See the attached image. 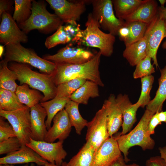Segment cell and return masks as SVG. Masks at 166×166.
Masks as SVG:
<instances>
[{
    "instance_id": "6da1fadb",
    "label": "cell",
    "mask_w": 166,
    "mask_h": 166,
    "mask_svg": "<svg viewBox=\"0 0 166 166\" xmlns=\"http://www.w3.org/2000/svg\"><path fill=\"white\" fill-rule=\"evenodd\" d=\"M101 54L99 51L88 61L81 64H56V69L51 75L57 86L58 85L76 78H82L92 81L101 87L104 84L99 70Z\"/></svg>"
},
{
    "instance_id": "7a4b0ae2",
    "label": "cell",
    "mask_w": 166,
    "mask_h": 166,
    "mask_svg": "<svg viewBox=\"0 0 166 166\" xmlns=\"http://www.w3.org/2000/svg\"><path fill=\"white\" fill-rule=\"evenodd\" d=\"M85 29H81L77 33L73 42L88 47L98 48L101 55L109 57L113 53L115 36L101 30L98 22L91 13L88 16Z\"/></svg>"
},
{
    "instance_id": "3957f363",
    "label": "cell",
    "mask_w": 166,
    "mask_h": 166,
    "mask_svg": "<svg viewBox=\"0 0 166 166\" xmlns=\"http://www.w3.org/2000/svg\"><path fill=\"white\" fill-rule=\"evenodd\" d=\"M8 66L16 74L20 85L27 84L43 93L44 97L41 102L56 96L57 86L51 75L34 71L27 64L11 62Z\"/></svg>"
},
{
    "instance_id": "277c9868",
    "label": "cell",
    "mask_w": 166,
    "mask_h": 166,
    "mask_svg": "<svg viewBox=\"0 0 166 166\" xmlns=\"http://www.w3.org/2000/svg\"><path fill=\"white\" fill-rule=\"evenodd\" d=\"M154 114L146 109L139 123L132 130L127 134L120 133L115 136L126 163L130 160L128 155V150L132 147L138 146L143 150H151L154 148L155 141L148 131L149 122Z\"/></svg>"
},
{
    "instance_id": "5b68a950",
    "label": "cell",
    "mask_w": 166,
    "mask_h": 166,
    "mask_svg": "<svg viewBox=\"0 0 166 166\" xmlns=\"http://www.w3.org/2000/svg\"><path fill=\"white\" fill-rule=\"evenodd\" d=\"M63 22L55 14L49 12L43 1L33 0L32 14L26 22L18 26L26 34L34 30L49 34L56 30Z\"/></svg>"
},
{
    "instance_id": "8992f818",
    "label": "cell",
    "mask_w": 166,
    "mask_h": 166,
    "mask_svg": "<svg viewBox=\"0 0 166 166\" xmlns=\"http://www.w3.org/2000/svg\"><path fill=\"white\" fill-rule=\"evenodd\" d=\"M5 61L29 64L42 73L52 75L56 68V64L39 57L31 49L26 48L21 43L6 45Z\"/></svg>"
},
{
    "instance_id": "52a82bcc",
    "label": "cell",
    "mask_w": 166,
    "mask_h": 166,
    "mask_svg": "<svg viewBox=\"0 0 166 166\" xmlns=\"http://www.w3.org/2000/svg\"><path fill=\"white\" fill-rule=\"evenodd\" d=\"M91 13L98 22L100 28L114 36H118L119 29L125 22L116 16L113 9L112 0H93Z\"/></svg>"
},
{
    "instance_id": "ba28073f",
    "label": "cell",
    "mask_w": 166,
    "mask_h": 166,
    "mask_svg": "<svg viewBox=\"0 0 166 166\" xmlns=\"http://www.w3.org/2000/svg\"><path fill=\"white\" fill-rule=\"evenodd\" d=\"M0 116L12 125L22 146L29 142L31 137L30 107L25 105L22 109L10 111L0 109Z\"/></svg>"
},
{
    "instance_id": "9c48e42d",
    "label": "cell",
    "mask_w": 166,
    "mask_h": 166,
    "mask_svg": "<svg viewBox=\"0 0 166 166\" xmlns=\"http://www.w3.org/2000/svg\"><path fill=\"white\" fill-rule=\"evenodd\" d=\"M144 37L147 42V55L152 58L157 69L159 67L157 58L158 50L163 40L166 38V20L159 11L147 24Z\"/></svg>"
},
{
    "instance_id": "30bf717a",
    "label": "cell",
    "mask_w": 166,
    "mask_h": 166,
    "mask_svg": "<svg viewBox=\"0 0 166 166\" xmlns=\"http://www.w3.org/2000/svg\"><path fill=\"white\" fill-rule=\"evenodd\" d=\"M55 13L63 23L77 26V22L85 11L86 5L90 1L46 0Z\"/></svg>"
},
{
    "instance_id": "8fae6325",
    "label": "cell",
    "mask_w": 166,
    "mask_h": 166,
    "mask_svg": "<svg viewBox=\"0 0 166 166\" xmlns=\"http://www.w3.org/2000/svg\"><path fill=\"white\" fill-rule=\"evenodd\" d=\"M95 54L89 50L81 47H73L70 44L60 49L56 53L46 54L42 58L55 64H78L88 61Z\"/></svg>"
},
{
    "instance_id": "7c38bea8",
    "label": "cell",
    "mask_w": 166,
    "mask_h": 166,
    "mask_svg": "<svg viewBox=\"0 0 166 166\" xmlns=\"http://www.w3.org/2000/svg\"><path fill=\"white\" fill-rule=\"evenodd\" d=\"M86 127V142L91 144L95 150L110 137L107 126L106 112L103 105L92 120L88 122Z\"/></svg>"
},
{
    "instance_id": "4fadbf2b",
    "label": "cell",
    "mask_w": 166,
    "mask_h": 166,
    "mask_svg": "<svg viewBox=\"0 0 166 166\" xmlns=\"http://www.w3.org/2000/svg\"><path fill=\"white\" fill-rule=\"evenodd\" d=\"M63 140L50 143L37 141L30 138L26 145L31 148L48 162L61 166L67 153L63 147Z\"/></svg>"
},
{
    "instance_id": "5bb4252c",
    "label": "cell",
    "mask_w": 166,
    "mask_h": 166,
    "mask_svg": "<svg viewBox=\"0 0 166 166\" xmlns=\"http://www.w3.org/2000/svg\"><path fill=\"white\" fill-rule=\"evenodd\" d=\"M1 17V43L6 45L21 42L25 43L28 42V37L26 34L20 30L10 13L4 12Z\"/></svg>"
},
{
    "instance_id": "9a60e30c",
    "label": "cell",
    "mask_w": 166,
    "mask_h": 166,
    "mask_svg": "<svg viewBox=\"0 0 166 166\" xmlns=\"http://www.w3.org/2000/svg\"><path fill=\"white\" fill-rule=\"evenodd\" d=\"M115 137H109L94 151L92 166H109L121 155Z\"/></svg>"
},
{
    "instance_id": "2e32d148",
    "label": "cell",
    "mask_w": 166,
    "mask_h": 166,
    "mask_svg": "<svg viewBox=\"0 0 166 166\" xmlns=\"http://www.w3.org/2000/svg\"><path fill=\"white\" fill-rule=\"evenodd\" d=\"M52 121L53 125L47 130L44 141L50 143L57 139L64 141L69 136L72 127L65 109L58 112Z\"/></svg>"
},
{
    "instance_id": "e0dca14e",
    "label": "cell",
    "mask_w": 166,
    "mask_h": 166,
    "mask_svg": "<svg viewBox=\"0 0 166 166\" xmlns=\"http://www.w3.org/2000/svg\"><path fill=\"white\" fill-rule=\"evenodd\" d=\"M48 162L26 145L22 146L19 150L7 154L0 158V164L34 163L38 165L44 166Z\"/></svg>"
},
{
    "instance_id": "ac0fdd59",
    "label": "cell",
    "mask_w": 166,
    "mask_h": 166,
    "mask_svg": "<svg viewBox=\"0 0 166 166\" xmlns=\"http://www.w3.org/2000/svg\"><path fill=\"white\" fill-rule=\"evenodd\" d=\"M116 100L123 118L122 131L120 134L124 135L131 129L136 122V112L140 106L136 103L132 104L126 94H119Z\"/></svg>"
},
{
    "instance_id": "d6986e66",
    "label": "cell",
    "mask_w": 166,
    "mask_h": 166,
    "mask_svg": "<svg viewBox=\"0 0 166 166\" xmlns=\"http://www.w3.org/2000/svg\"><path fill=\"white\" fill-rule=\"evenodd\" d=\"M103 105L107 113V123L108 133L110 137L113 136L122 126L123 122L122 115L117 103L116 97L111 94L105 100Z\"/></svg>"
},
{
    "instance_id": "ffe728a7",
    "label": "cell",
    "mask_w": 166,
    "mask_h": 166,
    "mask_svg": "<svg viewBox=\"0 0 166 166\" xmlns=\"http://www.w3.org/2000/svg\"><path fill=\"white\" fill-rule=\"evenodd\" d=\"M47 113L40 104L30 108L31 138L37 141H44L47 131L45 119Z\"/></svg>"
},
{
    "instance_id": "44dd1931",
    "label": "cell",
    "mask_w": 166,
    "mask_h": 166,
    "mask_svg": "<svg viewBox=\"0 0 166 166\" xmlns=\"http://www.w3.org/2000/svg\"><path fill=\"white\" fill-rule=\"evenodd\" d=\"M159 7L155 0H144L132 13L123 19L125 22H139L149 23L157 14Z\"/></svg>"
},
{
    "instance_id": "7402d4cb",
    "label": "cell",
    "mask_w": 166,
    "mask_h": 166,
    "mask_svg": "<svg viewBox=\"0 0 166 166\" xmlns=\"http://www.w3.org/2000/svg\"><path fill=\"white\" fill-rule=\"evenodd\" d=\"M147 42L145 38L127 46L123 52V56L132 66H136L147 56Z\"/></svg>"
},
{
    "instance_id": "603a6c76",
    "label": "cell",
    "mask_w": 166,
    "mask_h": 166,
    "mask_svg": "<svg viewBox=\"0 0 166 166\" xmlns=\"http://www.w3.org/2000/svg\"><path fill=\"white\" fill-rule=\"evenodd\" d=\"M165 60L166 61V56ZM160 72L161 76L158 79L159 86L156 95L146 106V109L154 114L162 111L163 104L166 100V64Z\"/></svg>"
},
{
    "instance_id": "cb8c5ba5",
    "label": "cell",
    "mask_w": 166,
    "mask_h": 166,
    "mask_svg": "<svg viewBox=\"0 0 166 166\" xmlns=\"http://www.w3.org/2000/svg\"><path fill=\"white\" fill-rule=\"evenodd\" d=\"M98 85L92 81L86 80L71 96L70 100L79 104L87 105L90 98L99 96Z\"/></svg>"
},
{
    "instance_id": "d4e9b609",
    "label": "cell",
    "mask_w": 166,
    "mask_h": 166,
    "mask_svg": "<svg viewBox=\"0 0 166 166\" xmlns=\"http://www.w3.org/2000/svg\"><path fill=\"white\" fill-rule=\"evenodd\" d=\"M15 93L20 102L30 108L41 102L44 97L39 91L30 89L26 84L18 85Z\"/></svg>"
},
{
    "instance_id": "484cf974",
    "label": "cell",
    "mask_w": 166,
    "mask_h": 166,
    "mask_svg": "<svg viewBox=\"0 0 166 166\" xmlns=\"http://www.w3.org/2000/svg\"><path fill=\"white\" fill-rule=\"evenodd\" d=\"M95 150L89 144L86 142L78 153L67 163L63 162L62 166H92Z\"/></svg>"
},
{
    "instance_id": "4316f807",
    "label": "cell",
    "mask_w": 166,
    "mask_h": 166,
    "mask_svg": "<svg viewBox=\"0 0 166 166\" xmlns=\"http://www.w3.org/2000/svg\"><path fill=\"white\" fill-rule=\"evenodd\" d=\"M79 104L70 99L66 104L65 109L68 114L72 127H74L76 133L80 135L82 129L87 126L88 122L80 114L79 110Z\"/></svg>"
},
{
    "instance_id": "83f0119b",
    "label": "cell",
    "mask_w": 166,
    "mask_h": 166,
    "mask_svg": "<svg viewBox=\"0 0 166 166\" xmlns=\"http://www.w3.org/2000/svg\"><path fill=\"white\" fill-rule=\"evenodd\" d=\"M70 99L55 97L50 100L40 102V105L45 109L47 113L45 125L47 130L51 127V122L54 117L58 112L65 109Z\"/></svg>"
},
{
    "instance_id": "f1b7e54d",
    "label": "cell",
    "mask_w": 166,
    "mask_h": 166,
    "mask_svg": "<svg viewBox=\"0 0 166 166\" xmlns=\"http://www.w3.org/2000/svg\"><path fill=\"white\" fill-rule=\"evenodd\" d=\"M16 80V74L9 68L8 62L2 60L0 62V88L15 93L18 86Z\"/></svg>"
},
{
    "instance_id": "f546056e",
    "label": "cell",
    "mask_w": 166,
    "mask_h": 166,
    "mask_svg": "<svg viewBox=\"0 0 166 166\" xmlns=\"http://www.w3.org/2000/svg\"><path fill=\"white\" fill-rule=\"evenodd\" d=\"M144 0H113L115 14L118 18H124L132 13Z\"/></svg>"
},
{
    "instance_id": "4dcf8cb0",
    "label": "cell",
    "mask_w": 166,
    "mask_h": 166,
    "mask_svg": "<svg viewBox=\"0 0 166 166\" xmlns=\"http://www.w3.org/2000/svg\"><path fill=\"white\" fill-rule=\"evenodd\" d=\"M15 93L0 88V109L14 111L24 107Z\"/></svg>"
},
{
    "instance_id": "1f68e13d",
    "label": "cell",
    "mask_w": 166,
    "mask_h": 166,
    "mask_svg": "<svg viewBox=\"0 0 166 166\" xmlns=\"http://www.w3.org/2000/svg\"><path fill=\"white\" fill-rule=\"evenodd\" d=\"M33 0H15L13 17L18 24L26 21L32 14Z\"/></svg>"
},
{
    "instance_id": "d6a6232c",
    "label": "cell",
    "mask_w": 166,
    "mask_h": 166,
    "mask_svg": "<svg viewBox=\"0 0 166 166\" xmlns=\"http://www.w3.org/2000/svg\"><path fill=\"white\" fill-rule=\"evenodd\" d=\"M87 80L82 78H76L63 82L57 86L56 96L57 97L70 99L72 95Z\"/></svg>"
},
{
    "instance_id": "836d02e7",
    "label": "cell",
    "mask_w": 166,
    "mask_h": 166,
    "mask_svg": "<svg viewBox=\"0 0 166 166\" xmlns=\"http://www.w3.org/2000/svg\"><path fill=\"white\" fill-rule=\"evenodd\" d=\"M72 40L71 36L65 30L63 25H61L54 34L46 38L45 45L49 49L59 44L70 43Z\"/></svg>"
},
{
    "instance_id": "e575fe53",
    "label": "cell",
    "mask_w": 166,
    "mask_h": 166,
    "mask_svg": "<svg viewBox=\"0 0 166 166\" xmlns=\"http://www.w3.org/2000/svg\"><path fill=\"white\" fill-rule=\"evenodd\" d=\"M128 23L129 34L126 41L124 42L125 46L135 42L143 38L147 28V24L139 22H126Z\"/></svg>"
},
{
    "instance_id": "d590c367",
    "label": "cell",
    "mask_w": 166,
    "mask_h": 166,
    "mask_svg": "<svg viewBox=\"0 0 166 166\" xmlns=\"http://www.w3.org/2000/svg\"><path fill=\"white\" fill-rule=\"evenodd\" d=\"M154 81L152 75L141 78V90L139 99L136 102L140 106L144 108L150 101V92Z\"/></svg>"
},
{
    "instance_id": "8d00e7d4",
    "label": "cell",
    "mask_w": 166,
    "mask_h": 166,
    "mask_svg": "<svg viewBox=\"0 0 166 166\" xmlns=\"http://www.w3.org/2000/svg\"><path fill=\"white\" fill-rule=\"evenodd\" d=\"M152 59L150 57L147 55L138 63L133 73L134 79L152 75V74L155 72L153 65L151 63Z\"/></svg>"
},
{
    "instance_id": "74e56055",
    "label": "cell",
    "mask_w": 166,
    "mask_h": 166,
    "mask_svg": "<svg viewBox=\"0 0 166 166\" xmlns=\"http://www.w3.org/2000/svg\"><path fill=\"white\" fill-rule=\"evenodd\" d=\"M22 146L16 137H10L0 142V155L7 154L19 150Z\"/></svg>"
},
{
    "instance_id": "f35d334b",
    "label": "cell",
    "mask_w": 166,
    "mask_h": 166,
    "mask_svg": "<svg viewBox=\"0 0 166 166\" xmlns=\"http://www.w3.org/2000/svg\"><path fill=\"white\" fill-rule=\"evenodd\" d=\"M2 117H0V142L10 137L16 136L10 124L5 121Z\"/></svg>"
},
{
    "instance_id": "ab89813d",
    "label": "cell",
    "mask_w": 166,
    "mask_h": 166,
    "mask_svg": "<svg viewBox=\"0 0 166 166\" xmlns=\"http://www.w3.org/2000/svg\"><path fill=\"white\" fill-rule=\"evenodd\" d=\"M162 123L159 119L157 114L155 113L151 118L148 127V131L149 134L151 135L155 133V129L156 127Z\"/></svg>"
},
{
    "instance_id": "60d3db41",
    "label": "cell",
    "mask_w": 166,
    "mask_h": 166,
    "mask_svg": "<svg viewBox=\"0 0 166 166\" xmlns=\"http://www.w3.org/2000/svg\"><path fill=\"white\" fill-rule=\"evenodd\" d=\"M146 166H166V164L160 156H155L147 160Z\"/></svg>"
},
{
    "instance_id": "b9f144b4",
    "label": "cell",
    "mask_w": 166,
    "mask_h": 166,
    "mask_svg": "<svg viewBox=\"0 0 166 166\" xmlns=\"http://www.w3.org/2000/svg\"><path fill=\"white\" fill-rule=\"evenodd\" d=\"M129 34V28L128 23L125 22V25L119 29L118 36L121 41L124 42L127 40Z\"/></svg>"
},
{
    "instance_id": "7bdbcfd3",
    "label": "cell",
    "mask_w": 166,
    "mask_h": 166,
    "mask_svg": "<svg viewBox=\"0 0 166 166\" xmlns=\"http://www.w3.org/2000/svg\"><path fill=\"white\" fill-rule=\"evenodd\" d=\"M12 1L8 0H0V17L4 12L9 13L12 6Z\"/></svg>"
},
{
    "instance_id": "ee69618b",
    "label": "cell",
    "mask_w": 166,
    "mask_h": 166,
    "mask_svg": "<svg viewBox=\"0 0 166 166\" xmlns=\"http://www.w3.org/2000/svg\"><path fill=\"white\" fill-rule=\"evenodd\" d=\"M126 162L122 156L121 155L113 163L109 166H126Z\"/></svg>"
},
{
    "instance_id": "f6af8a7d",
    "label": "cell",
    "mask_w": 166,
    "mask_h": 166,
    "mask_svg": "<svg viewBox=\"0 0 166 166\" xmlns=\"http://www.w3.org/2000/svg\"><path fill=\"white\" fill-rule=\"evenodd\" d=\"M158 118L160 121L162 123L164 122L166 123V112L163 111L160 112L156 113Z\"/></svg>"
},
{
    "instance_id": "bcb514c9",
    "label": "cell",
    "mask_w": 166,
    "mask_h": 166,
    "mask_svg": "<svg viewBox=\"0 0 166 166\" xmlns=\"http://www.w3.org/2000/svg\"><path fill=\"white\" fill-rule=\"evenodd\" d=\"M161 157L166 164V146L159 147V148Z\"/></svg>"
},
{
    "instance_id": "7dc6e473",
    "label": "cell",
    "mask_w": 166,
    "mask_h": 166,
    "mask_svg": "<svg viewBox=\"0 0 166 166\" xmlns=\"http://www.w3.org/2000/svg\"><path fill=\"white\" fill-rule=\"evenodd\" d=\"M158 11L162 16L166 20V7H159Z\"/></svg>"
},
{
    "instance_id": "c3c4849f",
    "label": "cell",
    "mask_w": 166,
    "mask_h": 166,
    "mask_svg": "<svg viewBox=\"0 0 166 166\" xmlns=\"http://www.w3.org/2000/svg\"><path fill=\"white\" fill-rule=\"evenodd\" d=\"M4 46L2 45H0V57L2 58V55L4 52Z\"/></svg>"
},
{
    "instance_id": "681fc988",
    "label": "cell",
    "mask_w": 166,
    "mask_h": 166,
    "mask_svg": "<svg viewBox=\"0 0 166 166\" xmlns=\"http://www.w3.org/2000/svg\"><path fill=\"white\" fill-rule=\"evenodd\" d=\"M159 1L161 5V7H164V5L166 2V0H159Z\"/></svg>"
},
{
    "instance_id": "f907efd6",
    "label": "cell",
    "mask_w": 166,
    "mask_h": 166,
    "mask_svg": "<svg viewBox=\"0 0 166 166\" xmlns=\"http://www.w3.org/2000/svg\"><path fill=\"white\" fill-rule=\"evenodd\" d=\"M2 166H14L13 165L9 164H2ZM23 166H28V165L27 164H26ZM30 166H35L33 163H32Z\"/></svg>"
},
{
    "instance_id": "816d5d0a",
    "label": "cell",
    "mask_w": 166,
    "mask_h": 166,
    "mask_svg": "<svg viewBox=\"0 0 166 166\" xmlns=\"http://www.w3.org/2000/svg\"><path fill=\"white\" fill-rule=\"evenodd\" d=\"M44 166H62V165L61 166H59L55 164H53V163L48 162V163L45 164Z\"/></svg>"
},
{
    "instance_id": "f5cc1de1",
    "label": "cell",
    "mask_w": 166,
    "mask_h": 166,
    "mask_svg": "<svg viewBox=\"0 0 166 166\" xmlns=\"http://www.w3.org/2000/svg\"><path fill=\"white\" fill-rule=\"evenodd\" d=\"M162 47L163 49L166 50V39L163 42L162 45Z\"/></svg>"
},
{
    "instance_id": "db71d44e",
    "label": "cell",
    "mask_w": 166,
    "mask_h": 166,
    "mask_svg": "<svg viewBox=\"0 0 166 166\" xmlns=\"http://www.w3.org/2000/svg\"><path fill=\"white\" fill-rule=\"evenodd\" d=\"M126 166H141L135 163H133L129 164H126Z\"/></svg>"
},
{
    "instance_id": "11a10c76",
    "label": "cell",
    "mask_w": 166,
    "mask_h": 166,
    "mask_svg": "<svg viewBox=\"0 0 166 166\" xmlns=\"http://www.w3.org/2000/svg\"><path fill=\"white\" fill-rule=\"evenodd\" d=\"M0 166H2V164H0Z\"/></svg>"
}]
</instances>
